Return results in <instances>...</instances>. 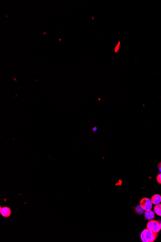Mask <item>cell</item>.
I'll use <instances>...</instances> for the list:
<instances>
[{
	"label": "cell",
	"mask_w": 161,
	"mask_h": 242,
	"mask_svg": "<svg viewBox=\"0 0 161 242\" xmlns=\"http://www.w3.org/2000/svg\"><path fill=\"white\" fill-rule=\"evenodd\" d=\"M160 228H161V223H160Z\"/></svg>",
	"instance_id": "obj_11"
},
{
	"label": "cell",
	"mask_w": 161,
	"mask_h": 242,
	"mask_svg": "<svg viewBox=\"0 0 161 242\" xmlns=\"http://www.w3.org/2000/svg\"><path fill=\"white\" fill-rule=\"evenodd\" d=\"M152 203L151 199L148 198H143L141 199L140 201V205L142 209L144 211H150L151 210L152 208Z\"/></svg>",
	"instance_id": "obj_3"
},
{
	"label": "cell",
	"mask_w": 161,
	"mask_h": 242,
	"mask_svg": "<svg viewBox=\"0 0 161 242\" xmlns=\"http://www.w3.org/2000/svg\"><path fill=\"white\" fill-rule=\"evenodd\" d=\"M156 180L158 183L159 184H161V173L158 175L156 177Z\"/></svg>",
	"instance_id": "obj_9"
},
{
	"label": "cell",
	"mask_w": 161,
	"mask_h": 242,
	"mask_svg": "<svg viewBox=\"0 0 161 242\" xmlns=\"http://www.w3.org/2000/svg\"><path fill=\"white\" fill-rule=\"evenodd\" d=\"M154 212L158 216L161 217V204H156L154 207Z\"/></svg>",
	"instance_id": "obj_7"
},
{
	"label": "cell",
	"mask_w": 161,
	"mask_h": 242,
	"mask_svg": "<svg viewBox=\"0 0 161 242\" xmlns=\"http://www.w3.org/2000/svg\"><path fill=\"white\" fill-rule=\"evenodd\" d=\"M135 211L137 214H141L143 213L144 210L142 209L141 207H140V205H137L135 208Z\"/></svg>",
	"instance_id": "obj_8"
},
{
	"label": "cell",
	"mask_w": 161,
	"mask_h": 242,
	"mask_svg": "<svg viewBox=\"0 0 161 242\" xmlns=\"http://www.w3.org/2000/svg\"><path fill=\"white\" fill-rule=\"evenodd\" d=\"M158 169H159V171L161 173V162L159 163V164H158Z\"/></svg>",
	"instance_id": "obj_10"
},
{
	"label": "cell",
	"mask_w": 161,
	"mask_h": 242,
	"mask_svg": "<svg viewBox=\"0 0 161 242\" xmlns=\"http://www.w3.org/2000/svg\"><path fill=\"white\" fill-rule=\"evenodd\" d=\"M158 236V233H155L147 228L142 231L140 235V238L142 242H153L156 239Z\"/></svg>",
	"instance_id": "obj_1"
},
{
	"label": "cell",
	"mask_w": 161,
	"mask_h": 242,
	"mask_svg": "<svg viewBox=\"0 0 161 242\" xmlns=\"http://www.w3.org/2000/svg\"><path fill=\"white\" fill-rule=\"evenodd\" d=\"M153 204H159L161 202V196L159 194H155L151 198Z\"/></svg>",
	"instance_id": "obj_5"
},
{
	"label": "cell",
	"mask_w": 161,
	"mask_h": 242,
	"mask_svg": "<svg viewBox=\"0 0 161 242\" xmlns=\"http://www.w3.org/2000/svg\"><path fill=\"white\" fill-rule=\"evenodd\" d=\"M147 229H149L155 233H159L161 230L160 223L155 220H150L147 224Z\"/></svg>",
	"instance_id": "obj_2"
},
{
	"label": "cell",
	"mask_w": 161,
	"mask_h": 242,
	"mask_svg": "<svg viewBox=\"0 0 161 242\" xmlns=\"http://www.w3.org/2000/svg\"><path fill=\"white\" fill-rule=\"evenodd\" d=\"M145 217L146 218V220H152L153 219L155 216V214L153 211L152 210H150V211H145V212L144 213Z\"/></svg>",
	"instance_id": "obj_6"
},
{
	"label": "cell",
	"mask_w": 161,
	"mask_h": 242,
	"mask_svg": "<svg viewBox=\"0 0 161 242\" xmlns=\"http://www.w3.org/2000/svg\"><path fill=\"white\" fill-rule=\"evenodd\" d=\"M1 214L4 217H9L11 214V210L7 207L1 208Z\"/></svg>",
	"instance_id": "obj_4"
}]
</instances>
